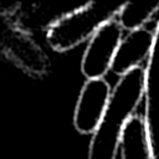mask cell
I'll list each match as a JSON object with an SVG mask.
<instances>
[{
	"instance_id": "4",
	"label": "cell",
	"mask_w": 159,
	"mask_h": 159,
	"mask_svg": "<svg viewBox=\"0 0 159 159\" xmlns=\"http://www.w3.org/2000/svg\"><path fill=\"white\" fill-rule=\"evenodd\" d=\"M111 88L104 78L87 80L73 114L75 128L82 134L94 133L106 113L111 99Z\"/></svg>"
},
{
	"instance_id": "5",
	"label": "cell",
	"mask_w": 159,
	"mask_h": 159,
	"mask_svg": "<svg viewBox=\"0 0 159 159\" xmlns=\"http://www.w3.org/2000/svg\"><path fill=\"white\" fill-rule=\"evenodd\" d=\"M144 99V120L148 128L153 159H159V22L155 31L153 51L145 70Z\"/></svg>"
},
{
	"instance_id": "3",
	"label": "cell",
	"mask_w": 159,
	"mask_h": 159,
	"mask_svg": "<svg viewBox=\"0 0 159 159\" xmlns=\"http://www.w3.org/2000/svg\"><path fill=\"white\" fill-rule=\"evenodd\" d=\"M123 27L117 20L103 25L91 39L81 62L82 73L88 80L103 78L112 70L118 47L122 42Z\"/></svg>"
},
{
	"instance_id": "2",
	"label": "cell",
	"mask_w": 159,
	"mask_h": 159,
	"mask_svg": "<svg viewBox=\"0 0 159 159\" xmlns=\"http://www.w3.org/2000/svg\"><path fill=\"white\" fill-rule=\"evenodd\" d=\"M123 4L111 1H89L67 12L50 25L46 40L52 50L65 52L72 50L119 14Z\"/></svg>"
},
{
	"instance_id": "7",
	"label": "cell",
	"mask_w": 159,
	"mask_h": 159,
	"mask_svg": "<svg viewBox=\"0 0 159 159\" xmlns=\"http://www.w3.org/2000/svg\"><path fill=\"white\" fill-rule=\"evenodd\" d=\"M122 159H153L150 139L145 120L132 116L120 137Z\"/></svg>"
},
{
	"instance_id": "8",
	"label": "cell",
	"mask_w": 159,
	"mask_h": 159,
	"mask_svg": "<svg viewBox=\"0 0 159 159\" xmlns=\"http://www.w3.org/2000/svg\"><path fill=\"white\" fill-rule=\"evenodd\" d=\"M159 11V2H125L119 14L118 22L124 30L130 32L142 29L157 12Z\"/></svg>"
},
{
	"instance_id": "1",
	"label": "cell",
	"mask_w": 159,
	"mask_h": 159,
	"mask_svg": "<svg viewBox=\"0 0 159 159\" xmlns=\"http://www.w3.org/2000/svg\"><path fill=\"white\" fill-rule=\"evenodd\" d=\"M145 88V70L137 67L120 77L106 113L93 133L88 159H116L120 137L132 113L142 101Z\"/></svg>"
},
{
	"instance_id": "6",
	"label": "cell",
	"mask_w": 159,
	"mask_h": 159,
	"mask_svg": "<svg viewBox=\"0 0 159 159\" xmlns=\"http://www.w3.org/2000/svg\"><path fill=\"white\" fill-rule=\"evenodd\" d=\"M154 40L155 34H152L144 27L129 32L118 47L112 71L116 75L124 76L129 71L139 67L138 65L150 56Z\"/></svg>"
}]
</instances>
